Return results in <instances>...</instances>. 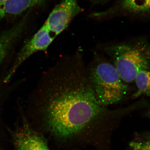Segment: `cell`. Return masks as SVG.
Segmentation results:
<instances>
[{
    "label": "cell",
    "mask_w": 150,
    "mask_h": 150,
    "mask_svg": "<svg viewBox=\"0 0 150 150\" xmlns=\"http://www.w3.org/2000/svg\"><path fill=\"white\" fill-rule=\"evenodd\" d=\"M33 95L43 129L56 142L107 150L121 112L100 103L80 54L59 60Z\"/></svg>",
    "instance_id": "1"
},
{
    "label": "cell",
    "mask_w": 150,
    "mask_h": 150,
    "mask_svg": "<svg viewBox=\"0 0 150 150\" xmlns=\"http://www.w3.org/2000/svg\"><path fill=\"white\" fill-rule=\"evenodd\" d=\"M8 0H0V20L5 16L4 8Z\"/></svg>",
    "instance_id": "11"
},
{
    "label": "cell",
    "mask_w": 150,
    "mask_h": 150,
    "mask_svg": "<svg viewBox=\"0 0 150 150\" xmlns=\"http://www.w3.org/2000/svg\"><path fill=\"white\" fill-rule=\"evenodd\" d=\"M137 87V91L132 96L137 98L141 96L150 97V71L142 70L137 74L134 80Z\"/></svg>",
    "instance_id": "9"
},
{
    "label": "cell",
    "mask_w": 150,
    "mask_h": 150,
    "mask_svg": "<svg viewBox=\"0 0 150 150\" xmlns=\"http://www.w3.org/2000/svg\"><path fill=\"white\" fill-rule=\"evenodd\" d=\"M90 1L94 4H103L109 0H90Z\"/></svg>",
    "instance_id": "12"
},
{
    "label": "cell",
    "mask_w": 150,
    "mask_h": 150,
    "mask_svg": "<svg viewBox=\"0 0 150 150\" xmlns=\"http://www.w3.org/2000/svg\"><path fill=\"white\" fill-rule=\"evenodd\" d=\"M146 116L148 118H149L150 119V107L148 110L147 112L146 113Z\"/></svg>",
    "instance_id": "13"
},
{
    "label": "cell",
    "mask_w": 150,
    "mask_h": 150,
    "mask_svg": "<svg viewBox=\"0 0 150 150\" xmlns=\"http://www.w3.org/2000/svg\"><path fill=\"white\" fill-rule=\"evenodd\" d=\"M1 99H0V107H1Z\"/></svg>",
    "instance_id": "14"
},
{
    "label": "cell",
    "mask_w": 150,
    "mask_h": 150,
    "mask_svg": "<svg viewBox=\"0 0 150 150\" xmlns=\"http://www.w3.org/2000/svg\"><path fill=\"white\" fill-rule=\"evenodd\" d=\"M26 17L10 29L0 33V66L16 45L25 27Z\"/></svg>",
    "instance_id": "7"
},
{
    "label": "cell",
    "mask_w": 150,
    "mask_h": 150,
    "mask_svg": "<svg viewBox=\"0 0 150 150\" xmlns=\"http://www.w3.org/2000/svg\"><path fill=\"white\" fill-rule=\"evenodd\" d=\"M83 11L78 0H62L53 9L44 24L56 38Z\"/></svg>",
    "instance_id": "4"
},
{
    "label": "cell",
    "mask_w": 150,
    "mask_h": 150,
    "mask_svg": "<svg viewBox=\"0 0 150 150\" xmlns=\"http://www.w3.org/2000/svg\"><path fill=\"white\" fill-rule=\"evenodd\" d=\"M128 150H150V132L138 135L129 144Z\"/></svg>",
    "instance_id": "10"
},
{
    "label": "cell",
    "mask_w": 150,
    "mask_h": 150,
    "mask_svg": "<svg viewBox=\"0 0 150 150\" xmlns=\"http://www.w3.org/2000/svg\"><path fill=\"white\" fill-rule=\"evenodd\" d=\"M150 13V0H117L108 9L94 12L90 17L101 20L120 16H140Z\"/></svg>",
    "instance_id": "5"
},
{
    "label": "cell",
    "mask_w": 150,
    "mask_h": 150,
    "mask_svg": "<svg viewBox=\"0 0 150 150\" xmlns=\"http://www.w3.org/2000/svg\"><path fill=\"white\" fill-rule=\"evenodd\" d=\"M88 77L98 100L107 107L123 100L129 91V86L120 77L114 65L104 60H96L88 68Z\"/></svg>",
    "instance_id": "3"
},
{
    "label": "cell",
    "mask_w": 150,
    "mask_h": 150,
    "mask_svg": "<svg viewBox=\"0 0 150 150\" xmlns=\"http://www.w3.org/2000/svg\"><path fill=\"white\" fill-rule=\"evenodd\" d=\"M46 0H8L4 8L5 16L18 15L35 6H41Z\"/></svg>",
    "instance_id": "8"
},
{
    "label": "cell",
    "mask_w": 150,
    "mask_h": 150,
    "mask_svg": "<svg viewBox=\"0 0 150 150\" xmlns=\"http://www.w3.org/2000/svg\"><path fill=\"white\" fill-rule=\"evenodd\" d=\"M12 137L15 150H51L46 140L26 121L13 132Z\"/></svg>",
    "instance_id": "6"
},
{
    "label": "cell",
    "mask_w": 150,
    "mask_h": 150,
    "mask_svg": "<svg viewBox=\"0 0 150 150\" xmlns=\"http://www.w3.org/2000/svg\"><path fill=\"white\" fill-rule=\"evenodd\" d=\"M114 67L125 83L134 81L142 70L150 71V41L146 37L137 38L110 47Z\"/></svg>",
    "instance_id": "2"
}]
</instances>
